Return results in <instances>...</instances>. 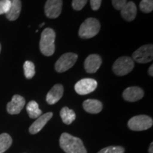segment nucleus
Returning <instances> with one entry per match:
<instances>
[{"label":"nucleus","mask_w":153,"mask_h":153,"mask_svg":"<svg viewBox=\"0 0 153 153\" xmlns=\"http://www.w3.org/2000/svg\"><path fill=\"white\" fill-rule=\"evenodd\" d=\"M44 25H45V23H42L41 24H40V27H42V26H44Z\"/></svg>","instance_id":"obj_30"},{"label":"nucleus","mask_w":153,"mask_h":153,"mask_svg":"<svg viewBox=\"0 0 153 153\" xmlns=\"http://www.w3.org/2000/svg\"><path fill=\"white\" fill-rule=\"evenodd\" d=\"M140 9L144 13H150L153 10V0H142Z\"/></svg>","instance_id":"obj_22"},{"label":"nucleus","mask_w":153,"mask_h":153,"mask_svg":"<svg viewBox=\"0 0 153 153\" xmlns=\"http://www.w3.org/2000/svg\"><path fill=\"white\" fill-rule=\"evenodd\" d=\"M26 111L30 118H38L42 115V111L40 109L38 103L35 101H30L28 103Z\"/></svg>","instance_id":"obj_19"},{"label":"nucleus","mask_w":153,"mask_h":153,"mask_svg":"<svg viewBox=\"0 0 153 153\" xmlns=\"http://www.w3.org/2000/svg\"><path fill=\"white\" fill-rule=\"evenodd\" d=\"M24 75L27 79H32L36 74L35 65L30 61H26L24 64Z\"/></svg>","instance_id":"obj_21"},{"label":"nucleus","mask_w":153,"mask_h":153,"mask_svg":"<svg viewBox=\"0 0 153 153\" xmlns=\"http://www.w3.org/2000/svg\"><path fill=\"white\" fill-rule=\"evenodd\" d=\"M121 16L127 22H132L137 15V7L133 1H128L120 9Z\"/></svg>","instance_id":"obj_15"},{"label":"nucleus","mask_w":153,"mask_h":153,"mask_svg":"<svg viewBox=\"0 0 153 153\" xmlns=\"http://www.w3.org/2000/svg\"><path fill=\"white\" fill-rule=\"evenodd\" d=\"M125 149L121 146H108L103 148L97 153H124Z\"/></svg>","instance_id":"obj_23"},{"label":"nucleus","mask_w":153,"mask_h":153,"mask_svg":"<svg viewBox=\"0 0 153 153\" xmlns=\"http://www.w3.org/2000/svg\"><path fill=\"white\" fill-rule=\"evenodd\" d=\"M153 143H151L150 145V148H149V153H152L153 152Z\"/></svg>","instance_id":"obj_29"},{"label":"nucleus","mask_w":153,"mask_h":153,"mask_svg":"<svg viewBox=\"0 0 153 153\" xmlns=\"http://www.w3.org/2000/svg\"><path fill=\"white\" fill-rule=\"evenodd\" d=\"M77 55L75 54V53H65L55 62V70L57 72H60V73L66 72L67 70H70V68H72V66L75 64L76 60H77Z\"/></svg>","instance_id":"obj_6"},{"label":"nucleus","mask_w":153,"mask_h":153,"mask_svg":"<svg viewBox=\"0 0 153 153\" xmlns=\"http://www.w3.org/2000/svg\"><path fill=\"white\" fill-rule=\"evenodd\" d=\"M144 96V91L138 87H131L126 88L123 92V97L126 101L135 102L141 99Z\"/></svg>","instance_id":"obj_13"},{"label":"nucleus","mask_w":153,"mask_h":153,"mask_svg":"<svg viewBox=\"0 0 153 153\" xmlns=\"http://www.w3.org/2000/svg\"><path fill=\"white\" fill-rule=\"evenodd\" d=\"M55 32L51 28L43 30L40 40V51L45 56H51L55 53Z\"/></svg>","instance_id":"obj_2"},{"label":"nucleus","mask_w":153,"mask_h":153,"mask_svg":"<svg viewBox=\"0 0 153 153\" xmlns=\"http://www.w3.org/2000/svg\"><path fill=\"white\" fill-rule=\"evenodd\" d=\"M53 117V113L48 112L46 114L41 115L39 116L35 122L31 124L29 128V133L32 135L39 133L43 129V128L46 125V123L51 119Z\"/></svg>","instance_id":"obj_11"},{"label":"nucleus","mask_w":153,"mask_h":153,"mask_svg":"<svg viewBox=\"0 0 153 153\" xmlns=\"http://www.w3.org/2000/svg\"><path fill=\"white\" fill-rule=\"evenodd\" d=\"M152 69H153V65H151L150 68H149V70H148V74H149V75H150V76H153V70H152Z\"/></svg>","instance_id":"obj_28"},{"label":"nucleus","mask_w":153,"mask_h":153,"mask_svg":"<svg viewBox=\"0 0 153 153\" xmlns=\"http://www.w3.org/2000/svg\"><path fill=\"white\" fill-rule=\"evenodd\" d=\"M60 116L62 122L67 125H70L75 120L76 114L73 110L70 109L68 107L65 106L60 111Z\"/></svg>","instance_id":"obj_18"},{"label":"nucleus","mask_w":153,"mask_h":153,"mask_svg":"<svg viewBox=\"0 0 153 153\" xmlns=\"http://www.w3.org/2000/svg\"><path fill=\"white\" fill-rule=\"evenodd\" d=\"M83 108L87 113L97 114L102 111L103 104L100 101L97 99H87L84 101Z\"/></svg>","instance_id":"obj_16"},{"label":"nucleus","mask_w":153,"mask_h":153,"mask_svg":"<svg viewBox=\"0 0 153 153\" xmlns=\"http://www.w3.org/2000/svg\"><path fill=\"white\" fill-rule=\"evenodd\" d=\"M88 0H72V7L74 10L80 11L84 8Z\"/></svg>","instance_id":"obj_25"},{"label":"nucleus","mask_w":153,"mask_h":153,"mask_svg":"<svg viewBox=\"0 0 153 153\" xmlns=\"http://www.w3.org/2000/svg\"><path fill=\"white\" fill-rule=\"evenodd\" d=\"M11 7V0H0V15L6 14Z\"/></svg>","instance_id":"obj_24"},{"label":"nucleus","mask_w":153,"mask_h":153,"mask_svg":"<svg viewBox=\"0 0 153 153\" xmlns=\"http://www.w3.org/2000/svg\"><path fill=\"white\" fill-rule=\"evenodd\" d=\"M1 44H0V53H1Z\"/></svg>","instance_id":"obj_31"},{"label":"nucleus","mask_w":153,"mask_h":153,"mask_svg":"<svg viewBox=\"0 0 153 153\" xmlns=\"http://www.w3.org/2000/svg\"><path fill=\"white\" fill-rule=\"evenodd\" d=\"M63 92H64V87L62 85L57 84L53 86L46 96V101L48 104L50 105L56 104L57 101H60V99L62 98Z\"/></svg>","instance_id":"obj_14"},{"label":"nucleus","mask_w":153,"mask_h":153,"mask_svg":"<svg viewBox=\"0 0 153 153\" xmlns=\"http://www.w3.org/2000/svg\"><path fill=\"white\" fill-rule=\"evenodd\" d=\"M100 28V23L97 19H87L80 26L79 36L80 38H85V39L93 38L99 33Z\"/></svg>","instance_id":"obj_3"},{"label":"nucleus","mask_w":153,"mask_h":153,"mask_svg":"<svg viewBox=\"0 0 153 153\" xmlns=\"http://www.w3.org/2000/svg\"><path fill=\"white\" fill-rule=\"evenodd\" d=\"M22 10L21 0H11V7L6 14V16L9 21H15L19 18Z\"/></svg>","instance_id":"obj_17"},{"label":"nucleus","mask_w":153,"mask_h":153,"mask_svg":"<svg viewBox=\"0 0 153 153\" xmlns=\"http://www.w3.org/2000/svg\"><path fill=\"white\" fill-rule=\"evenodd\" d=\"M60 146L66 153H87L82 140L68 133H63L60 138Z\"/></svg>","instance_id":"obj_1"},{"label":"nucleus","mask_w":153,"mask_h":153,"mask_svg":"<svg viewBox=\"0 0 153 153\" xmlns=\"http://www.w3.org/2000/svg\"><path fill=\"white\" fill-rule=\"evenodd\" d=\"M90 4L94 11L98 10L101 7V0H90Z\"/></svg>","instance_id":"obj_27"},{"label":"nucleus","mask_w":153,"mask_h":153,"mask_svg":"<svg viewBox=\"0 0 153 153\" xmlns=\"http://www.w3.org/2000/svg\"><path fill=\"white\" fill-rule=\"evenodd\" d=\"M62 0H47L45 5V14L49 19H56L62 11Z\"/></svg>","instance_id":"obj_9"},{"label":"nucleus","mask_w":153,"mask_h":153,"mask_svg":"<svg viewBox=\"0 0 153 153\" xmlns=\"http://www.w3.org/2000/svg\"><path fill=\"white\" fill-rule=\"evenodd\" d=\"M12 144V138L9 134L2 133L0 135V153H4L10 148Z\"/></svg>","instance_id":"obj_20"},{"label":"nucleus","mask_w":153,"mask_h":153,"mask_svg":"<svg viewBox=\"0 0 153 153\" xmlns=\"http://www.w3.org/2000/svg\"><path fill=\"white\" fill-rule=\"evenodd\" d=\"M97 82L94 79L85 78L79 80L74 85V90L79 95H87L93 92L97 87Z\"/></svg>","instance_id":"obj_8"},{"label":"nucleus","mask_w":153,"mask_h":153,"mask_svg":"<svg viewBox=\"0 0 153 153\" xmlns=\"http://www.w3.org/2000/svg\"><path fill=\"white\" fill-rule=\"evenodd\" d=\"M102 60L99 55H89L85 61V69L88 73H95L101 67Z\"/></svg>","instance_id":"obj_12"},{"label":"nucleus","mask_w":153,"mask_h":153,"mask_svg":"<svg viewBox=\"0 0 153 153\" xmlns=\"http://www.w3.org/2000/svg\"><path fill=\"white\" fill-rule=\"evenodd\" d=\"M25 104H26V101L22 96L18 94L13 96L11 101L7 104V112L11 115L19 114L24 108Z\"/></svg>","instance_id":"obj_10"},{"label":"nucleus","mask_w":153,"mask_h":153,"mask_svg":"<svg viewBox=\"0 0 153 153\" xmlns=\"http://www.w3.org/2000/svg\"><path fill=\"white\" fill-rule=\"evenodd\" d=\"M127 3V0H112V4L116 10H120Z\"/></svg>","instance_id":"obj_26"},{"label":"nucleus","mask_w":153,"mask_h":153,"mask_svg":"<svg viewBox=\"0 0 153 153\" xmlns=\"http://www.w3.org/2000/svg\"><path fill=\"white\" fill-rule=\"evenodd\" d=\"M153 45L152 44L143 45L133 53V60L138 63H148L152 60Z\"/></svg>","instance_id":"obj_7"},{"label":"nucleus","mask_w":153,"mask_h":153,"mask_svg":"<svg viewBox=\"0 0 153 153\" xmlns=\"http://www.w3.org/2000/svg\"><path fill=\"white\" fill-rule=\"evenodd\" d=\"M153 125V120L146 115H139L131 118L128 122V126L132 131H142L150 128Z\"/></svg>","instance_id":"obj_4"},{"label":"nucleus","mask_w":153,"mask_h":153,"mask_svg":"<svg viewBox=\"0 0 153 153\" xmlns=\"http://www.w3.org/2000/svg\"><path fill=\"white\" fill-rule=\"evenodd\" d=\"M134 60L131 57L127 56L120 57L115 61L113 65V71L118 76H124L133 70Z\"/></svg>","instance_id":"obj_5"}]
</instances>
